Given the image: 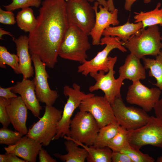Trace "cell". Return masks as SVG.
I'll return each instance as SVG.
<instances>
[{"mask_svg": "<svg viewBox=\"0 0 162 162\" xmlns=\"http://www.w3.org/2000/svg\"><path fill=\"white\" fill-rule=\"evenodd\" d=\"M41 4L36 26L29 34V51L53 68L69 26L66 3L65 0H44Z\"/></svg>", "mask_w": 162, "mask_h": 162, "instance_id": "obj_1", "label": "cell"}, {"mask_svg": "<svg viewBox=\"0 0 162 162\" xmlns=\"http://www.w3.org/2000/svg\"><path fill=\"white\" fill-rule=\"evenodd\" d=\"M161 39L159 27L155 25L142 28L122 45L141 59L146 56L158 55L162 49Z\"/></svg>", "mask_w": 162, "mask_h": 162, "instance_id": "obj_2", "label": "cell"}, {"mask_svg": "<svg viewBox=\"0 0 162 162\" xmlns=\"http://www.w3.org/2000/svg\"><path fill=\"white\" fill-rule=\"evenodd\" d=\"M88 35L76 26L69 24L61 45L58 56L82 64L87 60V51L91 47Z\"/></svg>", "mask_w": 162, "mask_h": 162, "instance_id": "obj_3", "label": "cell"}, {"mask_svg": "<svg viewBox=\"0 0 162 162\" xmlns=\"http://www.w3.org/2000/svg\"><path fill=\"white\" fill-rule=\"evenodd\" d=\"M62 112L52 106H46L43 116L30 127L26 135L44 146H48L56 134Z\"/></svg>", "mask_w": 162, "mask_h": 162, "instance_id": "obj_4", "label": "cell"}, {"mask_svg": "<svg viewBox=\"0 0 162 162\" xmlns=\"http://www.w3.org/2000/svg\"><path fill=\"white\" fill-rule=\"evenodd\" d=\"M123 43L117 37L104 36L101 38L100 45L105 44V48L98 52L92 59L89 61L87 60L78 66L77 72L86 76L88 74L100 70L107 72L113 58L108 56L109 54L115 49H118L123 52H126V48L122 45Z\"/></svg>", "mask_w": 162, "mask_h": 162, "instance_id": "obj_5", "label": "cell"}, {"mask_svg": "<svg viewBox=\"0 0 162 162\" xmlns=\"http://www.w3.org/2000/svg\"><path fill=\"white\" fill-rule=\"evenodd\" d=\"M100 128L91 113L80 110L71 120L69 136H65L63 138L92 146Z\"/></svg>", "mask_w": 162, "mask_h": 162, "instance_id": "obj_6", "label": "cell"}, {"mask_svg": "<svg viewBox=\"0 0 162 162\" xmlns=\"http://www.w3.org/2000/svg\"><path fill=\"white\" fill-rule=\"evenodd\" d=\"M63 94L68 97L62 112V117L58 122L56 134L53 139L57 140L65 136H69L71 117L75 110L79 107L81 101L94 94H86L81 90L80 86L76 83L73 84L72 87L66 85L63 88Z\"/></svg>", "mask_w": 162, "mask_h": 162, "instance_id": "obj_7", "label": "cell"}, {"mask_svg": "<svg viewBox=\"0 0 162 162\" xmlns=\"http://www.w3.org/2000/svg\"><path fill=\"white\" fill-rule=\"evenodd\" d=\"M129 143L135 149L150 145L162 149V119L150 116L147 123L135 130H128Z\"/></svg>", "mask_w": 162, "mask_h": 162, "instance_id": "obj_8", "label": "cell"}, {"mask_svg": "<svg viewBox=\"0 0 162 162\" xmlns=\"http://www.w3.org/2000/svg\"><path fill=\"white\" fill-rule=\"evenodd\" d=\"M69 24L74 25L88 34L93 28L95 15L93 6L88 0H65Z\"/></svg>", "mask_w": 162, "mask_h": 162, "instance_id": "obj_9", "label": "cell"}, {"mask_svg": "<svg viewBox=\"0 0 162 162\" xmlns=\"http://www.w3.org/2000/svg\"><path fill=\"white\" fill-rule=\"evenodd\" d=\"M117 60L116 56L113 57L106 74L102 70L89 74L96 81L95 83L89 88V91L102 90L104 94V97L111 105L116 98H121L120 89L124 81L119 76L117 79L114 77L115 71L113 68Z\"/></svg>", "mask_w": 162, "mask_h": 162, "instance_id": "obj_10", "label": "cell"}, {"mask_svg": "<svg viewBox=\"0 0 162 162\" xmlns=\"http://www.w3.org/2000/svg\"><path fill=\"white\" fill-rule=\"evenodd\" d=\"M111 105L117 122L128 130H135L143 126L150 117L142 109L126 106L121 98H116Z\"/></svg>", "mask_w": 162, "mask_h": 162, "instance_id": "obj_11", "label": "cell"}, {"mask_svg": "<svg viewBox=\"0 0 162 162\" xmlns=\"http://www.w3.org/2000/svg\"><path fill=\"white\" fill-rule=\"evenodd\" d=\"M79 108L91 113L100 128L117 122L111 104L104 96L94 95L86 98Z\"/></svg>", "mask_w": 162, "mask_h": 162, "instance_id": "obj_12", "label": "cell"}, {"mask_svg": "<svg viewBox=\"0 0 162 162\" xmlns=\"http://www.w3.org/2000/svg\"><path fill=\"white\" fill-rule=\"evenodd\" d=\"M35 70L33 79L37 98L46 106H51L58 98L57 92L52 90L48 82L49 76L46 70V65L35 55H31Z\"/></svg>", "mask_w": 162, "mask_h": 162, "instance_id": "obj_13", "label": "cell"}, {"mask_svg": "<svg viewBox=\"0 0 162 162\" xmlns=\"http://www.w3.org/2000/svg\"><path fill=\"white\" fill-rule=\"evenodd\" d=\"M162 91L158 87L150 88L139 81L128 88L126 99L129 104L138 105L146 112L151 111L159 100Z\"/></svg>", "mask_w": 162, "mask_h": 162, "instance_id": "obj_14", "label": "cell"}, {"mask_svg": "<svg viewBox=\"0 0 162 162\" xmlns=\"http://www.w3.org/2000/svg\"><path fill=\"white\" fill-rule=\"evenodd\" d=\"M95 18L94 25L89 35L92 38L94 45H100L104 31L111 25L117 26L119 23L118 20V10L116 8L113 12L109 11L108 8L99 5L96 1L93 6Z\"/></svg>", "mask_w": 162, "mask_h": 162, "instance_id": "obj_15", "label": "cell"}, {"mask_svg": "<svg viewBox=\"0 0 162 162\" xmlns=\"http://www.w3.org/2000/svg\"><path fill=\"white\" fill-rule=\"evenodd\" d=\"M13 86L11 91L19 94L28 109L34 116L39 118L42 108L36 96L33 80L23 78L21 81L17 82Z\"/></svg>", "mask_w": 162, "mask_h": 162, "instance_id": "obj_16", "label": "cell"}, {"mask_svg": "<svg viewBox=\"0 0 162 162\" xmlns=\"http://www.w3.org/2000/svg\"><path fill=\"white\" fill-rule=\"evenodd\" d=\"M6 109L10 123L16 130L26 135L28 131L26 126L28 109L21 96L10 99Z\"/></svg>", "mask_w": 162, "mask_h": 162, "instance_id": "obj_17", "label": "cell"}, {"mask_svg": "<svg viewBox=\"0 0 162 162\" xmlns=\"http://www.w3.org/2000/svg\"><path fill=\"white\" fill-rule=\"evenodd\" d=\"M42 145L26 135L15 144L5 147V154L12 153L26 162H35Z\"/></svg>", "mask_w": 162, "mask_h": 162, "instance_id": "obj_18", "label": "cell"}, {"mask_svg": "<svg viewBox=\"0 0 162 162\" xmlns=\"http://www.w3.org/2000/svg\"><path fill=\"white\" fill-rule=\"evenodd\" d=\"M15 44L17 55L19 58L20 68L23 79L33 76L34 69L32 66L31 56L29 51L28 37L21 35L17 38H12Z\"/></svg>", "mask_w": 162, "mask_h": 162, "instance_id": "obj_19", "label": "cell"}, {"mask_svg": "<svg viewBox=\"0 0 162 162\" xmlns=\"http://www.w3.org/2000/svg\"><path fill=\"white\" fill-rule=\"evenodd\" d=\"M140 59L130 53L126 58L124 64L119 68V77L123 80L128 79L135 82L146 78V69Z\"/></svg>", "mask_w": 162, "mask_h": 162, "instance_id": "obj_20", "label": "cell"}, {"mask_svg": "<svg viewBox=\"0 0 162 162\" xmlns=\"http://www.w3.org/2000/svg\"><path fill=\"white\" fill-rule=\"evenodd\" d=\"M142 28L143 24L141 22L130 23L128 20L123 25L110 26L106 28L103 32V35L117 37L125 42Z\"/></svg>", "mask_w": 162, "mask_h": 162, "instance_id": "obj_21", "label": "cell"}, {"mask_svg": "<svg viewBox=\"0 0 162 162\" xmlns=\"http://www.w3.org/2000/svg\"><path fill=\"white\" fill-rule=\"evenodd\" d=\"M64 142L65 149L68 153L62 154L58 153L53 154L56 158L65 162H84L88 155V153L84 148H81L73 140H66Z\"/></svg>", "mask_w": 162, "mask_h": 162, "instance_id": "obj_22", "label": "cell"}, {"mask_svg": "<svg viewBox=\"0 0 162 162\" xmlns=\"http://www.w3.org/2000/svg\"><path fill=\"white\" fill-rule=\"evenodd\" d=\"M161 4L158 2L155 8L150 11L134 12L135 23L141 22L142 28L151 26L159 25L162 26V8H160Z\"/></svg>", "mask_w": 162, "mask_h": 162, "instance_id": "obj_23", "label": "cell"}, {"mask_svg": "<svg viewBox=\"0 0 162 162\" xmlns=\"http://www.w3.org/2000/svg\"><path fill=\"white\" fill-rule=\"evenodd\" d=\"M73 141L78 145L82 146L86 150L88 153L86 158L87 162H111L113 151L108 147L98 148L93 145L87 146L79 142Z\"/></svg>", "mask_w": 162, "mask_h": 162, "instance_id": "obj_24", "label": "cell"}, {"mask_svg": "<svg viewBox=\"0 0 162 162\" xmlns=\"http://www.w3.org/2000/svg\"><path fill=\"white\" fill-rule=\"evenodd\" d=\"M142 59L145 69H149V76L154 77L156 80L154 85L162 92V49L155 59L145 57Z\"/></svg>", "mask_w": 162, "mask_h": 162, "instance_id": "obj_25", "label": "cell"}, {"mask_svg": "<svg viewBox=\"0 0 162 162\" xmlns=\"http://www.w3.org/2000/svg\"><path fill=\"white\" fill-rule=\"evenodd\" d=\"M16 21L18 27L21 30L29 33L34 30L37 23L33 10L29 7L22 8L18 12Z\"/></svg>", "mask_w": 162, "mask_h": 162, "instance_id": "obj_26", "label": "cell"}, {"mask_svg": "<svg viewBox=\"0 0 162 162\" xmlns=\"http://www.w3.org/2000/svg\"><path fill=\"white\" fill-rule=\"evenodd\" d=\"M120 126L116 122L100 128L93 146L98 148L107 146L109 142L117 134Z\"/></svg>", "mask_w": 162, "mask_h": 162, "instance_id": "obj_27", "label": "cell"}, {"mask_svg": "<svg viewBox=\"0 0 162 162\" xmlns=\"http://www.w3.org/2000/svg\"><path fill=\"white\" fill-rule=\"evenodd\" d=\"M5 64L11 67L16 74H21L17 55L10 53L4 46H0V67L6 68Z\"/></svg>", "mask_w": 162, "mask_h": 162, "instance_id": "obj_28", "label": "cell"}, {"mask_svg": "<svg viewBox=\"0 0 162 162\" xmlns=\"http://www.w3.org/2000/svg\"><path fill=\"white\" fill-rule=\"evenodd\" d=\"M129 144L128 130L120 126L117 134L109 142L107 146L113 152H120L122 149Z\"/></svg>", "mask_w": 162, "mask_h": 162, "instance_id": "obj_29", "label": "cell"}, {"mask_svg": "<svg viewBox=\"0 0 162 162\" xmlns=\"http://www.w3.org/2000/svg\"><path fill=\"white\" fill-rule=\"evenodd\" d=\"M120 152L127 155L133 162H154L155 161L154 159L148 154L142 153L130 144L122 149Z\"/></svg>", "mask_w": 162, "mask_h": 162, "instance_id": "obj_30", "label": "cell"}, {"mask_svg": "<svg viewBox=\"0 0 162 162\" xmlns=\"http://www.w3.org/2000/svg\"><path fill=\"white\" fill-rule=\"evenodd\" d=\"M24 135L16 131H13L8 128L0 129V144L8 146L15 144Z\"/></svg>", "mask_w": 162, "mask_h": 162, "instance_id": "obj_31", "label": "cell"}, {"mask_svg": "<svg viewBox=\"0 0 162 162\" xmlns=\"http://www.w3.org/2000/svg\"><path fill=\"white\" fill-rule=\"evenodd\" d=\"M42 2V0H13L9 4L3 6L6 10L13 11L15 10L30 7L38 8Z\"/></svg>", "mask_w": 162, "mask_h": 162, "instance_id": "obj_32", "label": "cell"}, {"mask_svg": "<svg viewBox=\"0 0 162 162\" xmlns=\"http://www.w3.org/2000/svg\"><path fill=\"white\" fill-rule=\"evenodd\" d=\"M9 101V99L0 97V122L5 128H8L10 123L6 109Z\"/></svg>", "mask_w": 162, "mask_h": 162, "instance_id": "obj_33", "label": "cell"}, {"mask_svg": "<svg viewBox=\"0 0 162 162\" xmlns=\"http://www.w3.org/2000/svg\"><path fill=\"white\" fill-rule=\"evenodd\" d=\"M0 22L5 25H14L16 22L12 11L4 10L0 8Z\"/></svg>", "mask_w": 162, "mask_h": 162, "instance_id": "obj_34", "label": "cell"}, {"mask_svg": "<svg viewBox=\"0 0 162 162\" xmlns=\"http://www.w3.org/2000/svg\"><path fill=\"white\" fill-rule=\"evenodd\" d=\"M111 162H133L127 155L120 152H113Z\"/></svg>", "mask_w": 162, "mask_h": 162, "instance_id": "obj_35", "label": "cell"}, {"mask_svg": "<svg viewBox=\"0 0 162 162\" xmlns=\"http://www.w3.org/2000/svg\"><path fill=\"white\" fill-rule=\"evenodd\" d=\"M38 155L40 162H57V160L56 159L52 157L47 151L42 148L40 150Z\"/></svg>", "mask_w": 162, "mask_h": 162, "instance_id": "obj_36", "label": "cell"}, {"mask_svg": "<svg viewBox=\"0 0 162 162\" xmlns=\"http://www.w3.org/2000/svg\"><path fill=\"white\" fill-rule=\"evenodd\" d=\"M13 86L7 88H3L0 87V97L7 99L17 97L16 94L13 92L11 90Z\"/></svg>", "mask_w": 162, "mask_h": 162, "instance_id": "obj_37", "label": "cell"}, {"mask_svg": "<svg viewBox=\"0 0 162 162\" xmlns=\"http://www.w3.org/2000/svg\"><path fill=\"white\" fill-rule=\"evenodd\" d=\"M154 109L156 116L162 119V96L156 103Z\"/></svg>", "mask_w": 162, "mask_h": 162, "instance_id": "obj_38", "label": "cell"}, {"mask_svg": "<svg viewBox=\"0 0 162 162\" xmlns=\"http://www.w3.org/2000/svg\"><path fill=\"white\" fill-rule=\"evenodd\" d=\"M6 154L7 155L6 162H26L23 159L18 158L14 154L10 153Z\"/></svg>", "mask_w": 162, "mask_h": 162, "instance_id": "obj_39", "label": "cell"}, {"mask_svg": "<svg viewBox=\"0 0 162 162\" xmlns=\"http://www.w3.org/2000/svg\"><path fill=\"white\" fill-rule=\"evenodd\" d=\"M137 0H125L124 8L127 10L130 11L134 3ZM145 4H148L151 2V0H143Z\"/></svg>", "mask_w": 162, "mask_h": 162, "instance_id": "obj_40", "label": "cell"}, {"mask_svg": "<svg viewBox=\"0 0 162 162\" xmlns=\"http://www.w3.org/2000/svg\"><path fill=\"white\" fill-rule=\"evenodd\" d=\"M107 2L109 11L111 12L113 11L116 8L114 4L113 0H108Z\"/></svg>", "mask_w": 162, "mask_h": 162, "instance_id": "obj_41", "label": "cell"}, {"mask_svg": "<svg viewBox=\"0 0 162 162\" xmlns=\"http://www.w3.org/2000/svg\"><path fill=\"white\" fill-rule=\"evenodd\" d=\"M6 34L9 35L12 38H13V35L10 32H8L6 31H5L2 28H0V39H2V38L3 35Z\"/></svg>", "mask_w": 162, "mask_h": 162, "instance_id": "obj_42", "label": "cell"}, {"mask_svg": "<svg viewBox=\"0 0 162 162\" xmlns=\"http://www.w3.org/2000/svg\"><path fill=\"white\" fill-rule=\"evenodd\" d=\"M88 1L91 2H93L94 0H96L97 2L99 5H102L105 8H108L107 5V2L106 0H88Z\"/></svg>", "mask_w": 162, "mask_h": 162, "instance_id": "obj_43", "label": "cell"}, {"mask_svg": "<svg viewBox=\"0 0 162 162\" xmlns=\"http://www.w3.org/2000/svg\"><path fill=\"white\" fill-rule=\"evenodd\" d=\"M7 155L5 154H0V162H6Z\"/></svg>", "mask_w": 162, "mask_h": 162, "instance_id": "obj_44", "label": "cell"}, {"mask_svg": "<svg viewBox=\"0 0 162 162\" xmlns=\"http://www.w3.org/2000/svg\"><path fill=\"white\" fill-rule=\"evenodd\" d=\"M156 162H162V155L157 159Z\"/></svg>", "mask_w": 162, "mask_h": 162, "instance_id": "obj_45", "label": "cell"}, {"mask_svg": "<svg viewBox=\"0 0 162 162\" xmlns=\"http://www.w3.org/2000/svg\"><path fill=\"white\" fill-rule=\"evenodd\" d=\"M161 41H162V34L161 35Z\"/></svg>", "mask_w": 162, "mask_h": 162, "instance_id": "obj_46", "label": "cell"}, {"mask_svg": "<svg viewBox=\"0 0 162 162\" xmlns=\"http://www.w3.org/2000/svg\"><path fill=\"white\" fill-rule=\"evenodd\" d=\"M12 0V1H13V0Z\"/></svg>", "mask_w": 162, "mask_h": 162, "instance_id": "obj_47", "label": "cell"}]
</instances>
